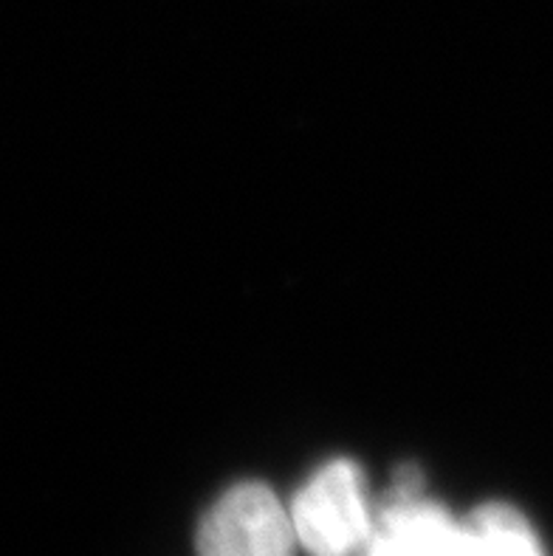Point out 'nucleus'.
<instances>
[{
    "mask_svg": "<svg viewBox=\"0 0 553 556\" xmlns=\"http://www.w3.org/2000/svg\"><path fill=\"white\" fill-rule=\"evenodd\" d=\"M297 540L311 556H356L367 551L376 529L365 478L353 460H330L291 503Z\"/></svg>",
    "mask_w": 553,
    "mask_h": 556,
    "instance_id": "f257e3e1",
    "label": "nucleus"
},
{
    "mask_svg": "<svg viewBox=\"0 0 553 556\" xmlns=\"http://www.w3.org/2000/svg\"><path fill=\"white\" fill-rule=\"evenodd\" d=\"M291 511L263 483H238L206 511L198 556H294Z\"/></svg>",
    "mask_w": 553,
    "mask_h": 556,
    "instance_id": "f03ea898",
    "label": "nucleus"
},
{
    "mask_svg": "<svg viewBox=\"0 0 553 556\" xmlns=\"http://www.w3.org/2000/svg\"><path fill=\"white\" fill-rule=\"evenodd\" d=\"M367 556H472V545L466 526L427 501L418 475L406 472L378 508Z\"/></svg>",
    "mask_w": 553,
    "mask_h": 556,
    "instance_id": "7ed1b4c3",
    "label": "nucleus"
},
{
    "mask_svg": "<svg viewBox=\"0 0 553 556\" xmlns=\"http://www.w3.org/2000/svg\"><path fill=\"white\" fill-rule=\"evenodd\" d=\"M472 556H542V545L517 508L505 503L480 506L463 522Z\"/></svg>",
    "mask_w": 553,
    "mask_h": 556,
    "instance_id": "20e7f679",
    "label": "nucleus"
}]
</instances>
